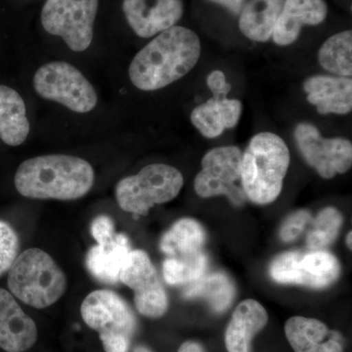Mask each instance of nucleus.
<instances>
[{
    "label": "nucleus",
    "mask_w": 352,
    "mask_h": 352,
    "mask_svg": "<svg viewBox=\"0 0 352 352\" xmlns=\"http://www.w3.org/2000/svg\"><path fill=\"white\" fill-rule=\"evenodd\" d=\"M201 56L196 32L175 25L145 45L129 66L132 85L143 91L161 89L191 72Z\"/></svg>",
    "instance_id": "1"
},
{
    "label": "nucleus",
    "mask_w": 352,
    "mask_h": 352,
    "mask_svg": "<svg viewBox=\"0 0 352 352\" xmlns=\"http://www.w3.org/2000/svg\"><path fill=\"white\" fill-rule=\"evenodd\" d=\"M14 182L25 198L73 201L82 198L92 188L94 170L82 157L45 155L23 162Z\"/></svg>",
    "instance_id": "2"
},
{
    "label": "nucleus",
    "mask_w": 352,
    "mask_h": 352,
    "mask_svg": "<svg viewBox=\"0 0 352 352\" xmlns=\"http://www.w3.org/2000/svg\"><path fill=\"white\" fill-rule=\"evenodd\" d=\"M289 160L288 146L277 134L261 132L254 135L243 154L241 168L247 199L258 205L276 200L283 189Z\"/></svg>",
    "instance_id": "3"
},
{
    "label": "nucleus",
    "mask_w": 352,
    "mask_h": 352,
    "mask_svg": "<svg viewBox=\"0 0 352 352\" xmlns=\"http://www.w3.org/2000/svg\"><path fill=\"white\" fill-rule=\"evenodd\" d=\"M8 288L29 307L43 309L58 302L67 289V278L47 252L29 249L17 256L8 273Z\"/></svg>",
    "instance_id": "4"
},
{
    "label": "nucleus",
    "mask_w": 352,
    "mask_h": 352,
    "mask_svg": "<svg viewBox=\"0 0 352 352\" xmlns=\"http://www.w3.org/2000/svg\"><path fill=\"white\" fill-rule=\"evenodd\" d=\"M205 229L192 219L176 221L160 241L166 256L163 263L164 281L170 286H186L206 273L208 258L203 252Z\"/></svg>",
    "instance_id": "5"
},
{
    "label": "nucleus",
    "mask_w": 352,
    "mask_h": 352,
    "mask_svg": "<svg viewBox=\"0 0 352 352\" xmlns=\"http://www.w3.org/2000/svg\"><path fill=\"white\" fill-rule=\"evenodd\" d=\"M85 323L99 333L106 352H129L138 328L135 315L126 300L109 289L92 292L80 307Z\"/></svg>",
    "instance_id": "6"
},
{
    "label": "nucleus",
    "mask_w": 352,
    "mask_h": 352,
    "mask_svg": "<svg viewBox=\"0 0 352 352\" xmlns=\"http://www.w3.org/2000/svg\"><path fill=\"white\" fill-rule=\"evenodd\" d=\"M184 179L177 168L164 164H148L138 175L122 178L116 186V199L127 212L146 215L150 208L168 203L182 191Z\"/></svg>",
    "instance_id": "7"
},
{
    "label": "nucleus",
    "mask_w": 352,
    "mask_h": 352,
    "mask_svg": "<svg viewBox=\"0 0 352 352\" xmlns=\"http://www.w3.org/2000/svg\"><path fill=\"white\" fill-rule=\"evenodd\" d=\"M34 88L46 100L57 102L76 113H88L97 105L94 85L73 65L50 62L34 74Z\"/></svg>",
    "instance_id": "8"
},
{
    "label": "nucleus",
    "mask_w": 352,
    "mask_h": 352,
    "mask_svg": "<svg viewBox=\"0 0 352 352\" xmlns=\"http://www.w3.org/2000/svg\"><path fill=\"white\" fill-rule=\"evenodd\" d=\"M99 0H46L41 24L52 36L62 38L69 50L82 52L94 39Z\"/></svg>",
    "instance_id": "9"
},
{
    "label": "nucleus",
    "mask_w": 352,
    "mask_h": 352,
    "mask_svg": "<svg viewBox=\"0 0 352 352\" xmlns=\"http://www.w3.org/2000/svg\"><path fill=\"white\" fill-rule=\"evenodd\" d=\"M243 153L237 146H222L208 151L201 160V170L194 187L201 198L226 196L236 207L244 205L241 178Z\"/></svg>",
    "instance_id": "10"
},
{
    "label": "nucleus",
    "mask_w": 352,
    "mask_h": 352,
    "mask_svg": "<svg viewBox=\"0 0 352 352\" xmlns=\"http://www.w3.org/2000/svg\"><path fill=\"white\" fill-rule=\"evenodd\" d=\"M340 273L339 261L325 251L284 252L273 259L270 266V277L277 283L314 289L331 286Z\"/></svg>",
    "instance_id": "11"
},
{
    "label": "nucleus",
    "mask_w": 352,
    "mask_h": 352,
    "mask_svg": "<svg viewBox=\"0 0 352 352\" xmlns=\"http://www.w3.org/2000/svg\"><path fill=\"white\" fill-rule=\"evenodd\" d=\"M120 281L134 293L139 314L148 318L163 317L168 309V298L156 267L142 250H132L120 273Z\"/></svg>",
    "instance_id": "12"
},
{
    "label": "nucleus",
    "mask_w": 352,
    "mask_h": 352,
    "mask_svg": "<svg viewBox=\"0 0 352 352\" xmlns=\"http://www.w3.org/2000/svg\"><path fill=\"white\" fill-rule=\"evenodd\" d=\"M294 135L303 159L321 177L331 179L351 170L352 144L349 139L322 138L319 129L309 122L298 124Z\"/></svg>",
    "instance_id": "13"
},
{
    "label": "nucleus",
    "mask_w": 352,
    "mask_h": 352,
    "mask_svg": "<svg viewBox=\"0 0 352 352\" xmlns=\"http://www.w3.org/2000/svg\"><path fill=\"white\" fill-rule=\"evenodd\" d=\"M127 23L140 38H152L175 27L183 15L182 0H124Z\"/></svg>",
    "instance_id": "14"
},
{
    "label": "nucleus",
    "mask_w": 352,
    "mask_h": 352,
    "mask_svg": "<svg viewBox=\"0 0 352 352\" xmlns=\"http://www.w3.org/2000/svg\"><path fill=\"white\" fill-rule=\"evenodd\" d=\"M38 328L12 294L0 288V349L6 352L29 351L38 340Z\"/></svg>",
    "instance_id": "15"
},
{
    "label": "nucleus",
    "mask_w": 352,
    "mask_h": 352,
    "mask_svg": "<svg viewBox=\"0 0 352 352\" xmlns=\"http://www.w3.org/2000/svg\"><path fill=\"white\" fill-rule=\"evenodd\" d=\"M307 101L321 115H346L352 110V80L346 76L316 75L303 82Z\"/></svg>",
    "instance_id": "16"
},
{
    "label": "nucleus",
    "mask_w": 352,
    "mask_h": 352,
    "mask_svg": "<svg viewBox=\"0 0 352 352\" xmlns=\"http://www.w3.org/2000/svg\"><path fill=\"white\" fill-rule=\"evenodd\" d=\"M285 335L295 352H344L342 336L317 319L292 317L285 324Z\"/></svg>",
    "instance_id": "17"
},
{
    "label": "nucleus",
    "mask_w": 352,
    "mask_h": 352,
    "mask_svg": "<svg viewBox=\"0 0 352 352\" xmlns=\"http://www.w3.org/2000/svg\"><path fill=\"white\" fill-rule=\"evenodd\" d=\"M327 17L324 0H286L273 31L272 38L280 46L295 43L303 25L321 24Z\"/></svg>",
    "instance_id": "18"
},
{
    "label": "nucleus",
    "mask_w": 352,
    "mask_h": 352,
    "mask_svg": "<svg viewBox=\"0 0 352 352\" xmlns=\"http://www.w3.org/2000/svg\"><path fill=\"white\" fill-rule=\"evenodd\" d=\"M132 251L129 237L116 233L109 239L100 241L90 248L85 265L90 274L103 284L115 285L120 281V273Z\"/></svg>",
    "instance_id": "19"
},
{
    "label": "nucleus",
    "mask_w": 352,
    "mask_h": 352,
    "mask_svg": "<svg viewBox=\"0 0 352 352\" xmlns=\"http://www.w3.org/2000/svg\"><path fill=\"white\" fill-rule=\"evenodd\" d=\"M243 106L238 99L214 95L192 111V124L207 138H219L226 129H233L239 122Z\"/></svg>",
    "instance_id": "20"
},
{
    "label": "nucleus",
    "mask_w": 352,
    "mask_h": 352,
    "mask_svg": "<svg viewBox=\"0 0 352 352\" xmlns=\"http://www.w3.org/2000/svg\"><path fill=\"white\" fill-rule=\"evenodd\" d=\"M268 322L265 308L254 300H245L236 307L227 326L226 346L228 352H251L252 340Z\"/></svg>",
    "instance_id": "21"
},
{
    "label": "nucleus",
    "mask_w": 352,
    "mask_h": 352,
    "mask_svg": "<svg viewBox=\"0 0 352 352\" xmlns=\"http://www.w3.org/2000/svg\"><path fill=\"white\" fill-rule=\"evenodd\" d=\"M29 133L24 100L13 88L0 85V138L7 145L19 146Z\"/></svg>",
    "instance_id": "22"
},
{
    "label": "nucleus",
    "mask_w": 352,
    "mask_h": 352,
    "mask_svg": "<svg viewBox=\"0 0 352 352\" xmlns=\"http://www.w3.org/2000/svg\"><path fill=\"white\" fill-rule=\"evenodd\" d=\"M285 1L286 0H251L241 13L240 31L245 38L256 43L270 41Z\"/></svg>",
    "instance_id": "23"
},
{
    "label": "nucleus",
    "mask_w": 352,
    "mask_h": 352,
    "mask_svg": "<svg viewBox=\"0 0 352 352\" xmlns=\"http://www.w3.org/2000/svg\"><path fill=\"white\" fill-rule=\"evenodd\" d=\"M182 295L185 298H201L206 300L214 311L220 314L226 311L232 305L236 289L226 273H205L193 283L184 286Z\"/></svg>",
    "instance_id": "24"
},
{
    "label": "nucleus",
    "mask_w": 352,
    "mask_h": 352,
    "mask_svg": "<svg viewBox=\"0 0 352 352\" xmlns=\"http://www.w3.org/2000/svg\"><path fill=\"white\" fill-rule=\"evenodd\" d=\"M319 63L333 76H352V32L333 34L322 44L318 53Z\"/></svg>",
    "instance_id": "25"
},
{
    "label": "nucleus",
    "mask_w": 352,
    "mask_h": 352,
    "mask_svg": "<svg viewBox=\"0 0 352 352\" xmlns=\"http://www.w3.org/2000/svg\"><path fill=\"white\" fill-rule=\"evenodd\" d=\"M344 217L337 208H323L312 221L307 236V245L311 251H323L332 244L342 228Z\"/></svg>",
    "instance_id": "26"
},
{
    "label": "nucleus",
    "mask_w": 352,
    "mask_h": 352,
    "mask_svg": "<svg viewBox=\"0 0 352 352\" xmlns=\"http://www.w3.org/2000/svg\"><path fill=\"white\" fill-rule=\"evenodd\" d=\"M19 237L13 227L0 220V276L10 270L18 256Z\"/></svg>",
    "instance_id": "27"
},
{
    "label": "nucleus",
    "mask_w": 352,
    "mask_h": 352,
    "mask_svg": "<svg viewBox=\"0 0 352 352\" xmlns=\"http://www.w3.org/2000/svg\"><path fill=\"white\" fill-rule=\"evenodd\" d=\"M310 220H311V214L308 210H300L289 214L280 228V239L285 243H291L298 239Z\"/></svg>",
    "instance_id": "28"
},
{
    "label": "nucleus",
    "mask_w": 352,
    "mask_h": 352,
    "mask_svg": "<svg viewBox=\"0 0 352 352\" xmlns=\"http://www.w3.org/2000/svg\"><path fill=\"white\" fill-rule=\"evenodd\" d=\"M90 231H91L92 237L98 243L115 235V224L113 219L108 215H99L92 221Z\"/></svg>",
    "instance_id": "29"
},
{
    "label": "nucleus",
    "mask_w": 352,
    "mask_h": 352,
    "mask_svg": "<svg viewBox=\"0 0 352 352\" xmlns=\"http://www.w3.org/2000/svg\"><path fill=\"white\" fill-rule=\"evenodd\" d=\"M207 85L210 91L219 96H227L232 88L230 83L227 82L223 72L219 69H215L208 76Z\"/></svg>",
    "instance_id": "30"
},
{
    "label": "nucleus",
    "mask_w": 352,
    "mask_h": 352,
    "mask_svg": "<svg viewBox=\"0 0 352 352\" xmlns=\"http://www.w3.org/2000/svg\"><path fill=\"white\" fill-rule=\"evenodd\" d=\"M210 1L226 7V8L234 14H238L242 11L245 0H210Z\"/></svg>",
    "instance_id": "31"
},
{
    "label": "nucleus",
    "mask_w": 352,
    "mask_h": 352,
    "mask_svg": "<svg viewBox=\"0 0 352 352\" xmlns=\"http://www.w3.org/2000/svg\"><path fill=\"white\" fill-rule=\"evenodd\" d=\"M178 352H206L204 347L200 344L196 342H185L184 344H182V346L178 349Z\"/></svg>",
    "instance_id": "32"
},
{
    "label": "nucleus",
    "mask_w": 352,
    "mask_h": 352,
    "mask_svg": "<svg viewBox=\"0 0 352 352\" xmlns=\"http://www.w3.org/2000/svg\"><path fill=\"white\" fill-rule=\"evenodd\" d=\"M132 352H154L152 351L151 349H148V347H146L144 346H136L135 349H133V351Z\"/></svg>",
    "instance_id": "33"
},
{
    "label": "nucleus",
    "mask_w": 352,
    "mask_h": 352,
    "mask_svg": "<svg viewBox=\"0 0 352 352\" xmlns=\"http://www.w3.org/2000/svg\"><path fill=\"white\" fill-rule=\"evenodd\" d=\"M351 232H349V234H347V236H346V245H347V247L349 248V249L351 250Z\"/></svg>",
    "instance_id": "34"
}]
</instances>
